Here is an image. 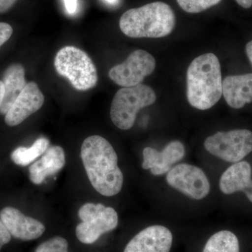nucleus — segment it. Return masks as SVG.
<instances>
[{
	"label": "nucleus",
	"instance_id": "nucleus-1",
	"mask_svg": "<svg viewBox=\"0 0 252 252\" xmlns=\"http://www.w3.org/2000/svg\"><path fill=\"white\" fill-rule=\"evenodd\" d=\"M81 157L89 181L98 193L114 196L121 191L124 175L108 141L99 135L87 137L81 146Z\"/></svg>",
	"mask_w": 252,
	"mask_h": 252
},
{
	"label": "nucleus",
	"instance_id": "nucleus-2",
	"mask_svg": "<svg viewBox=\"0 0 252 252\" xmlns=\"http://www.w3.org/2000/svg\"><path fill=\"white\" fill-rule=\"evenodd\" d=\"M220 65L213 54H205L193 60L187 74V99L199 110H207L219 102L222 95Z\"/></svg>",
	"mask_w": 252,
	"mask_h": 252
},
{
	"label": "nucleus",
	"instance_id": "nucleus-3",
	"mask_svg": "<svg viewBox=\"0 0 252 252\" xmlns=\"http://www.w3.org/2000/svg\"><path fill=\"white\" fill-rule=\"evenodd\" d=\"M175 26L174 11L162 1L127 10L119 21L121 31L131 38L164 37L172 32Z\"/></svg>",
	"mask_w": 252,
	"mask_h": 252
},
{
	"label": "nucleus",
	"instance_id": "nucleus-4",
	"mask_svg": "<svg viewBox=\"0 0 252 252\" xmlns=\"http://www.w3.org/2000/svg\"><path fill=\"white\" fill-rule=\"evenodd\" d=\"M54 65L60 75L67 79L76 90H90L98 81L92 60L84 51L74 46H64L60 50L55 57Z\"/></svg>",
	"mask_w": 252,
	"mask_h": 252
},
{
	"label": "nucleus",
	"instance_id": "nucleus-5",
	"mask_svg": "<svg viewBox=\"0 0 252 252\" xmlns=\"http://www.w3.org/2000/svg\"><path fill=\"white\" fill-rule=\"evenodd\" d=\"M157 95L152 88L144 84L123 88L117 91L111 104L113 124L121 130H129L135 124L140 109L152 105Z\"/></svg>",
	"mask_w": 252,
	"mask_h": 252
},
{
	"label": "nucleus",
	"instance_id": "nucleus-6",
	"mask_svg": "<svg viewBox=\"0 0 252 252\" xmlns=\"http://www.w3.org/2000/svg\"><path fill=\"white\" fill-rule=\"evenodd\" d=\"M78 215L82 222L77 225L76 235L81 243L88 245L115 229L119 223L116 210L100 203H86L79 209Z\"/></svg>",
	"mask_w": 252,
	"mask_h": 252
},
{
	"label": "nucleus",
	"instance_id": "nucleus-7",
	"mask_svg": "<svg viewBox=\"0 0 252 252\" xmlns=\"http://www.w3.org/2000/svg\"><path fill=\"white\" fill-rule=\"evenodd\" d=\"M204 146L209 153L224 161L240 162L252 152V132L246 129L217 132L207 137Z\"/></svg>",
	"mask_w": 252,
	"mask_h": 252
},
{
	"label": "nucleus",
	"instance_id": "nucleus-8",
	"mask_svg": "<svg viewBox=\"0 0 252 252\" xmlns=\"http://www.w3.org/2000/svg\"><path fill=\"white\" fill-rule=\"evenodd\" d=\"M156 61L144 50L134 51L122 64L109 70V77L116 84L124 88L140 84L144 78L154 72Z\"/></svg>",
	"mask_w": 252,
	"mask_h": 252
},
{
	"label": "nucleus",
	"instance_id": "nucleus-9",
	"mask_svg": "<svg viewBox=\"0 0 252 252\" xmlns=\"http://www.w3.org/2000/svg\"><path fill=\"white\" fill-rule=\"evenodd\" d=\"M167 184L194 200H202L208 195L210 185L205 172L198 167L180 164L167 172Z\"/></svg>",
	"mask_w": 252,
	"mask_h": 252
},
{
	"label": "nucleus",
	"instance_id": "nucleus-10",
	"mask_svg": "<svg viewBox=\"0 0 252 252\" xmlns=\"http://www.w3.org/2000/svg\"><path fill=\"white\" fill-rule=\"evenodd\" d=\"M44 103V96L37 84L34 81L27 83L5 115V123L11 127L19 125L39 110Z\"/></svg>",
	"mask_w": 252,
	"mask_h": 252
},
{
	"label": "nucleus",
	"instance_id": "nucleus-11",
	"mask_svg": "<svg viewBox=\"0 0 252 252\" xmlns=\"http://www.w3.org/2000/svg\"><path fill=\"white\" fill-rule=\"evenodd\" d=\"M185 154V146L177 140L167 144L161 152L146 147L143 150L142 167L144 170H150L154 175H162L170 171L174 164L182 160Z\"/></svg>",
	"mask_w": 252,
	"mask_h": 252
},
{
	"label": "nucleus",
	"instance_id": "nucleus-12",
	"mask_svg": "<svg viewBox=\"0 0 252 252\" xmlns=\"http://www.w3.org/2000/svg\"><path fill=\"white\" fill-rule=\"evenodd\" d=\"M173 237L166 227L154 225L142 230L126 245L124 252H170Z\"/></svg>",
	"mask_w": 252,
	"mask_h": 252
},
{
	"label": "nucleus",
	"instance_id": "nucleus-13",
	"mask_svg": "<svg viewBox=\"0 0 252 252\" xmlns=\"http://www.w3.org/2000/svg\"><path fill=\"white\" fill-rule=\"evenodd\" d=\"M0 219L11 236L28 241L39 238L45 231V226L39 220L26 216L17 209L4 207L0 212Z\"/></svg>",
	"mask_w": 252,
	"mask_h": 252
},
{
	"label": "nucleus",
	"instance_id": "nucleus-14",
	"mask_svg": "<svg viewBox=\"0 0 252 252\" xmlns=\"http://www.w3.org/2000/svg\"><path fill=\"white\" fill-rule=\"evenodd\" d=\"M220 188L229 195L242 191L252 203V167L248 162L240 161L228 167L220 177Z\"/></svg>",
	"mask_w": 252,
	"mask_h": 252
},
{
	"label": "nucleus",
	"instance_id": "nucleus-15",
	"mask_svg": "<svg viewBox=\"0 0 252 252\" xmlns=\"http://www.w3.org/2000/svg\"><path fill=\"white\" fill-rule=\"evenodd\" d=\"M222 88V94L232 108L240 109L252 102V74L228 76Z\"/></svg>",
	"mask_w": 252,
	"mask_h": 252
},
{
	"label": "nucleus",
	"instance_id": "nucleus-16",
	"mask_svg": "<svg viewBox=\"0 0 252 252\" xmlns=\"http://www.w3.org/2000/svg\"><path fill=\"white\" fill-rule=\"evenodd\" d=\"M65 165L64 149L53 146L46 151L39 160L30 167V180L34 185H41L46 177L57 173Z\"/></svg>",
	"mask_w": 252,
	"mask_h": 252
},
{
	"label": "nucleus",
	"instance_id": "nucleus-17",
	"mask_svg": "<svg viewBox=\"0 0 252 252\" xmlns=\"http://www.w3.org/2000/svg\"><path fill=\"white\" fill-rule=\"evenodd\" d=\"M2 82L4 94L0 106V114L6 115L27 84L22 64L15 63L6 68L3 75Z\"/></svg>",
	"mask_w": 252,
	"mask_h": 252
},
{
	"label": "nucleus",
	"instance_id": "nucleus-18",
	"mask_svg": "<svg viewBox=\"0 0 252 252\" xmlns=\"http://www.w3.org/2000/svg\"><path fill=\"white\" fill-rule=\"evenodd\" d=\"M49 140L45 137H41L37 139L29 148L20 147L15 149L11 155V160L16 165L26 166L45 153L49 149Z\"/></svg>",
	"mask_w": 252,
	"mask_h": 252
},
{
	"label": "nucleus",
	"instance_id": "nucleus-19",
	"mask_svg": "<svg viewBox=\"0 0 252 252\" xmlns=\"http://www.w3.org/2000/svg\"><path fill=\"white\" fill-rule=\"evenodd\" d=\"M203 252H240L238 239L229 230H220L209 239Z\"/></svg>",
	"mask_w": 252,
	"mask_h": 252
},
{
	"label": "nucleus",
	"instance_id": "nucleus-20",
	"mask_svg": "<svg viewBox=\"0 0 252 252\" xmlns=\"http://www.w3.org/2000/svg\"><path fill=\"white\" fill-rule=\"evenodd\" d=\"M221 0H177L184 11L190 14H198L218 4Z\"/></svg>",
	"mask_w": 252,
	"mask_h": 252
},
{
	"label": "nucleus",
	"instance_id": "nucleus-21",
	"mask_svg": "<svg viewBox=\"0 0 252 252\" xmlns=\"http://www.w3.org/2000/svg\"><path fill=\"white\" fill-rule=\"evenodd\" d=\"M35 252H68L67 241L61 237H55L41 244Z\"/></svg>",
	"mask_w": 252,
	"mask_h": 252
},
{
	"label": "nucleus",
	"instance_id": "nucleus-22",
	"mask_svg": "<svg viewBox=\"0 0 252 252\" xmlns=\"http://www.w3.org/2000/svg\"><path fill=\"white\" fill-rule=\"evenodd\" d=\"M13 34V28L6 23L0 22V47L5 44Z\"/></svg>",
	"mask_w": 252,
	"mask_h": 252
},
{
	"label": "nucleus",
	"instance_id": "nucleus-23",
	"mask_svg": "<svg viewBox=\"0 0 252 252\" xmlns=\"http://www.w3.org/2000/svg\"><path fill=\"white\" fill-rule=\"evenodd\" d=\"M11 235L0 219V250L4 245L11 241Z\"/></svg>",
	"mask_w": 252,
	"mask_h": 252
},
{
	"label": "nucleus",
	"instance_id": "nucleus-24",
	"mask_svg": "<svg viewBox=\"0 0 252 252\" xmlns=\"http://www.w3.org/2000/svg\"><path fill=\"white\" fill-rule=\"evenodd\" d=\"M66 10L69 14H74L78 7L77 0H63Z\"/></svg>",
	"mask_w": 252,
	"mask_h": 252
},
{
	"label": "nucleus",
	"instance_id": "nucleus-25",
	"mask_svg": "<svg viewBox=\"0 0 252 252\" xmlns=\"http://www.w3.org/2000/svg\"><path fill=\"white\" fill-rule=\"evenodd\" d=\"M18 0H0V14L11 9Z\"/></svg>",
	"mask_w": 252,
	"mask_h": 252
},
{
	"label": "nucleus",
	"instance_id": "nucleus-26",
	"mask_svg": "<svg viewBox=\"0 0 252 252\" xmlns=\"http://www.w3.org/2000/svg\"><path fill=\"white\" fill-rule=\"evenodd\" d=\"M235 1L245 9H249L252 6V0H235Z\"/></svg>",
	"mask_w": 252,
	"mask_h": 252
},
{
	"label": "nucleus",
	"instance_id": "nucleus-27",
	"mask_svg": "<svg viewBox=\"0 0 252 252\" xmlns=\"http://www.w3.org/2000/svg\"><path fill=\"white\" fill-rule=\"evenodd\" d=\"M246 53L249 60L252 64V41H250L246 46Z\"/></svg>",
	"mask_w": 252,
	"mask_h": 252
},
{
	"label": "nucleus",
	"instance_id": "nucleus-28",
	"mask_svg": "<svg viewBox=\"0 0 252 252\" xmlns=\"http://www.w3.org/2000/svg\"><path fill=\"white\" fill-rule=\"evenodd\" d=\"M4 84H3L2 81L0 80V106H1V102H2L3 97H4Z\"/></svg>",
	"mask_w": 252,
	"mask_h": 252
},
{
	"label": "nucleus",
	"instance_id": "nucleus-29",
	"mask_svg": "<svg viewBox=\"0 0 252 252\" xmlns=\"http://www.w3.org/2000/svg\"><path fill=\"white\" fill-rule=\"evenodd\" d=\"M107 2L110 3V4H114V3H116L117 1V0H105Z\"/></svg>",
	"mask_w": 252,
	"mask_h": 252
}]
</instances>
